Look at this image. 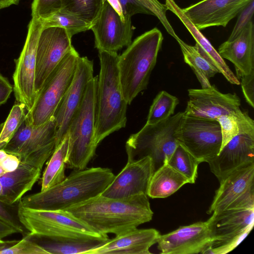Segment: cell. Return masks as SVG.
I'll list each match as a JSON object with an SVG mask.
<instances>
[{
	"instance_id": "cell-1",
	"label": "cell",
	"mask_w": 254,
	"mask_h": 254,
	"mask_svg": "<svg viewBox=\"0 0 254 254\" xmlns=\"http://www.w3.org/2000/svg\"><path fill=\"white\" fill-rule=\"evenodd\" d=\"M65 210L99 234L116 236L149 222L153 215L144 193L124 198H108L101 194Z\"/></svg>"
},
{
	"instance_id": "cell-2",
	"label": "cell",
	"mask_w": 254,
	"mask_h": 254,
	"mask_svg": "<svg viewBox=\"0 0 254 254\" xmlns=\"http://www.w3.org/2000/svg\"><path fill=\"white\" fill-rule=\"evenodd\" d=\"M115 176L108 168L74 170L62 182L46 190L26 196L19 203L34 209L65 210L101 194Z\"/></svg>"
},
{
	"instance_id": "cell-3",
	"label": "cell",
	"mask_w": 254,
	"mask_h": 254,
	"mask_svg": "<svg viewBox=\"0 0 254 254\" xmlns=\"http://www.w3.org/2000/svg\"><path fill=\"white\" fill-rule=\"evenodd\" d=\"M98 52L100 68L97 80L95 121V140L98 145L107 136L126 127L128 105L119 78V55L117 52Z\"/></svg>"
},
{
	"instance_id": "cell-4",
	"label": "cell",
	"mask_w": 254,
	"mask_h": 254,
	"mask_svg": "<svg viewBox=\"0 0 254 254\" xmlns=\"http://www.w3.org/2000/svg\"><path fill=\"white\" fill-rule=\"evenodd\" d=\"M163 40L160 30L154 28L135 38L119 56V78L128 104L146 89Z\"/></svg>"
},
{
	"instance_id": "cell-5",
	"label": "cell",
	"mask_w": 254,
	"mask_h": 254,
	"mask_svg": "<svg viewBox=\"0 0 254 254\" xmlns=\"http://www.w3.org/2000/svg\"><path fill=\"white\" fill-rule=\"evenodd\" d=\"M98 76L88 82L82 101L69 124V148L66 167L86 168L95 155L96 103Z\"/></svg>"
},
{
	"instance_id": "cell-6",
	"label": "cell",
	"mask_w": 254,
	"mask_h": 254,
	"mask_svg": "<svg viewBox=\"0 0 254 254\" xmlns=\"http://www.w3.org/2000/svg\"><path fill=\"white\" fill-rule=\"evenodd\" d=\"M184 116V112H179L157 124H145L139 131L131 134L125 145L127 162L149 156L155 171L161 166L179 144L175 133Z\"/></svg>"
},
{
	"instance_id": "cell-7",
	"label": "cell",
	"mask_w": 254,
	"mask_h": 254,
	"mask_svg": "<svg viewBox=\"0 0 254 254\" xmlns=\"http://www.w3.org/2000/svg\"><path fill=\"white\" fill-rule=\"evenodd\" d=\"M80 56L73 48L67 53L47 79L25 121L37 127L52 118L73 78Z\"/></svg>"
},
{
	"instance_id": "cell-8",
	"label": "cell",
	"mask_w": 254,
	"mask_h": 254,
	"mask_svg": "<svg viewBox=\"0 0 254 254\" xmlns=\"http://www.w3.org/2000/svg\"><path fill=\"white\" fill-rule=\"evenodd\" d=\"M57 125L54 116L34 127L25 121L10 140L2 148L17 156L21 162L42 169L56 148Z\"/></svg>"
},
{
	"instance_id": "cell-9",
	"label": "cell",
	"mask_w": 254,
	"mask_h": 254,
	"mask_svg": "<svg viewBox=\"0 0 254 254\" xmlns=\"http://www.w3.org/2000/svg\"><path fill=\"white\" fill-rule=\"evenodd\" d=\"M18 215L25 229L34 234L76 238L107 236L96 232L65 210L34 209L19 203Z\"/></svg>"
},
{
	"instance_id": "cell-10",
	"label": "cell",
	"mask_w": 254,
	"mask_h": 254,
	"mask_svg": "<svg viewBox=\"0 0 254 254\" xmlns=\"http://www.w3.org/2000/svg\"><path fill=\"white\" fill-rule=\"evenodd\" d=\"M211 241L203 254H225L233 250L252 231L254 209H226L206 221Z\"/></svg>"
},
{
	"instance_id": "cell-11",
	"label": "cell",
	"mask_w": 254,
	"mask_h": 254,
	"mask_svg": "<svg viewBox=\"0 0 254 254\" xmlns=\"http://www.w3.org/2000/svg\"><path fill=\"white\" fill-rule=\"evenodd\" d=\"M175 138L179 144L200 163L216 156L222 145L221 127L217 120L185 115Z\"/></svg>"
},
{
	"instance_id": "cell-12",
	"label": "cell",
	"mask_w": 254,
	"mask_h": 254,
	"mask_svg": "<svg viewBox=\"0 0 254 254\" xmlns=\"http://www.w3.org/2000/svg\"><path fill=\"white\" fill-rule=\"evenodd\" d=\"M42 27L40 20L32 18L25 44L18 58L15 60L13 91L17 102L25 106L26 112L31 110L37 98L35 88L36 51Z\"/></svg>"
},
{
	"instance_id": "cell-13",
	"label": "cell",
	"mask_w": 254,
	"mask_h": 254,
	"mask_svg": "<svg viewBox=\"0 0 254 254\" xmlns=\"http://www.w3.org/2000/svg\"><path fill=\"white\" fill-rule=\"evenodd\" d=\"M254 163L234 171L220 182L207 213L226 209H254Z\"/></svg>"
},
{
	"instance_id": "cell-14",
	"label": "cell",
	"mask_w": 254,
	"mask_h": 254,
	"mask_svg": "<svg viewBox=\"0 0 254 254\" xmlns=\"http://www.w3.org/2000/svg\"><path fill=\"white\" fill-rule=\"evenodd\" d=\"M71 38L64 28L42 27L36 51L35 88L37 97L51 72L74 48Z\"/></svg>"
},
{
	"instance_id": "cell-15",
	"label": "cell",
	"mask_w": 254,
	"mask_h": 254,
	"mask_svg": "<svg viewBox=\"0 0 254 254\" xmlns=\"http://www.w3.org/2000/svg\"><path fill=\"white\" fill-rule=\"evenodd\" d=\"M93 62L80 57L71 83L54 114L57 125L56 148L67 133L70 122L79 107L89 81L93 76Z\"/></svg>"
},
{
	"instance_id": "cell-16",
	"label": "cell",
	"mask_w": 254,
	"mask_h": 254,
	"mask_svg": "<svg viewBox=\"0 0 254 254\" xmlns=\"http://www.w3.org/2000/svg\"><path fill=\"white\" fill-rule=\"evenodd\" d=\"M91 30L94 35L95 47L98 51L117 52L132 42L131 20L124 21L106 0Z\"/></svg>"
},
{
	"instance_id": "cell-17",
	"label": "cell",
	"mask_w": 254,
	"mask_h": 254,
	"mask_svg": "<svg viewBox=\"0 0 254 254\" xmlns=\"http://www.w3.org/2000/svg\"><path fill=\"white\" fill-rule=\"evenodd\" d=\"M189 100L184 112L188 116L216 120L240 108L241 100L236 94L222 93L215 86L188 90Z\"/></svg>"
},
{
	"instance_id": "cell-18",
	"label": "cell",
	"mask_w": 254,
	"mask_h": 254,
	"mask_svg": "<svg viewBox=\"0 0 254 254\" xmlns=\"http://www.w3.org/2000/svg\"><path fill=\"white\" fill-rule=\"evenodd\" d=\"M154 171L153 161L149 156L127 162L101 195L111 198H127L140 193L147 195Z\"/></svg>"
},
{
	"instance_id": "cell-19",
	"label": "cell",
	"mask_w": 254,
	"mask_h": 254,
	"mask_svg": "<svg viewBox=\"0 0 254 254\" xmlns=\"http://www.w3.org/2000/svg\"><path fill=\"white\" fill-rule=\"evenodd\" d=\"M252 0H202L182 9L199 30L212 26L225 27Z\"/></svg>"
},
{
	"instance_id": "cell-20",
	"label": "cell",
	"mask_w": 254,
	"mask_h": 254,
	"mask_svg": "<svg viewBox=\"0 0 254 254\" xmlns=\"http://www.w3.org/2000/svg\"><path fill=\"white\" fill-rule=\"evenodd\" d=\"M211 241L207 222L180 226L169 233L159 235L157 248L162 254H203Z\"/></svg>"
},
{
	"instance_id": "cell-21",
	"label": "cell",
	"mask_w": 254,
	"mask_h": 254,
	"mask_svg": "<svg viewBox=\"0 0 254 254\" xmlns=\"http://www.w3.org/2000/svg\"><path fill=\"white\" fill-rule=\"evenodd\" d=\"M207 163L219 182L237 169L254 163V133L235 136Z\"/></svg>"
},
{
	"instance_id": "cell-22",
	"label": "cell",
	"mask_w": 254,
	"mask_h": 254,
	"mask_svg": "<svg viewBox=\"0 0 254 254\" xmlns=\"http://www.w3.org/2000/svg\"><path fill=\"white\" fill-rule=\"evenodd\" d=\"M159 235L153 228H135L117 235L87 254H150L149 249L157 243Z\"/></svg>"
},
{
	"instance_id": "cell-23",
	"label": "cell",
	"mask_w": 254,
	"mask_h": 254,
	"mask_svg": "<svg viewBox=\"0 0 254 254\" xmlns=\"http://www.w3.org/2000/svg\"><path fill=\"white\" fill-rule=\"evenodd\" d=\"M218 54L235 66L239 80L254 70V24L251 20L240 34L233 40L223 43Z\"/></svg>"
},
{
	"instance_id": "cell-24",
	"label": "cell",
	"mask_w": 254,
	"mask_h": 254,
	"mask_svg": "<svg viewBox=\"0 0 254 254\" xmlns=\"http://www.w3.org/2000/svg\"><path fill=\"white\" fill-rule=\"evenodd\" d=\"M26 238L38 245L48 254H87L110 239L101 237H53L29 233Z\"/></svg>"
},
{
	"instance_id": "cell-25",
	"label": "cell",
	"mask_w": 254,
	"mask_h": 254,
	"mask_svg": "<svg viewBox=\"0 0 254 254\" xmlns=\"http://www.w3.org/2000/svg\"><path fill=\"white\" fill-rule=\"evenodd\" d=\"M168 10L174 13L186 26L196 41L195 46L199 53L210 63L230 83L240 85V80L230 69L223 59L210 42L184 14L174 0H165Z\"/></svg>"
},
{
	"instance_id": "cell-26",
	"label": "cell",
	"mask_w": 254,
	"mask_h": 254,
	"mask_svg": "<svg viewBox=\"0 0 254 254\" xmlns=\"http://www.w3.org/2000/svg\"><path fill=\"white\" fill-rule=\"evenodd\" d=\"M42 169L20 162L14 170L0 177V200L9 204L18 202L39 179Z\"/></svg>"
},
{
	"instance_id": "cell-27",
	"label": "cell",
	"mask_w": 254,
	"mask_h": 254,
	"mask_svg": "<svg viewBox=\"0 0 254 254\" xmlns=\"http://www.w3.org/2000/svg\"><path fill=\"white\" fill-rule=\"evenodd\" d=\"M188 183L190 184L189 181L186 177L165 161L153 174L149 184L147 195L152 198H165Z\"/></svg>"
},
{
	"instance_id": "cell-28",
	"label": "cell",
	"mask_w": 254,
	"mask_h": 254,
	"mask_svg": "<svg viewBox=\"0 0 254 254\" xmlns=\"http://www.w3.org/2000/svg\"><path fill=\"white\" fill-rule=\"evenodd\" d=\"M69 138L67 133L50 158L42 176L41 191L53 187L65 178Z\"/></svg>"
},
{
	"instance_id": "cell-29",
	"label": "cell",
	"mask_w": 254,
	"mask_h": 254,
	"mask_svg": "<svg viewBox=\"0 0 254 254\" xmlns=\"http://www.w3.org/2000/svg\"><path fill=\"white\" fill-rule=\"evenodd\" d=\"M216 120L221 127L222 139L221 149L239 134L254 133V120L247 113L242 111L240 108L219 117Z\"/></svg>"
},
{
	"instance_id": "cell-30",
	"label": "cell",
	"mask_w": 254,
	"mask_h": 254,
	"mask_svg": "<svg viewBox=\"0 0 254 254\" xmlns=\"http://www.w3.org/2000/svg\"><path fill=\"white\" fill-rule=\"evenodd\" d=\"M176 40L180 46L185 62L192 69L202 88L210 87V79L219 73L218 70L199 53L195 46L186 44L179 37Z\"/></svg>"
},
{
	"instance_id": "cell-31",
	"label": "cell",
	"mask_w": 254,
	"mask_h": 254,
	"mask_svg": "<svg viewBox=\"0 0 254 254\" xmlns=\"http://www.w3.org/2000/svg\"><path fill=\"white\" fill-rule=\"evenodd\" d=\"M61 10L74 15L92 25L103 9L105 0H61Z\"/></svg>"
},
{
	"instance_id": "cell-32",
	"label": "cell",
	"mask_w": 254,
	"mask_h": 254,
	"mask_svg": "<svg viewBox=\"0 0 254 254\" xmlns=\"http://www.w3.org/2000/svg\"><path fill=\"white\" fill-rule=\"evenodd\" d=\"M168 165L183 175L190 184L195 182L198 165L200 163L194 157L180 144L166 161Z\"/></svg>"
},
{
	"instance_id": "cell-33",
	"label": "cell",
	"mask_w": 254,
	"mask_h": 254,
	"mask_svg": "<svg viewBox=\"0 0 254 254\" xmlns=\"http://www.w3.org/2000/svg\"><path fill=\"white\" fill-rule=\"evenodd\" d=\"M179 103V99L165 91H160L150 107L146 124L153 125L172 116Z\"/></svg>"
},
{
	"instance_id": "cell-34",
	"label": "cell",
	"mask_w": 254,
	"mask_h": 254,
	"mask_svg": "<svg viewBox=\"0 0 254 254\" xmlns=\"http://www.w3.org/2000/svg\"><path fill=\"white\" fill-rule=\"evenodd\" d=\"M40 21L43 27L55 26L63 28L71 37L91 29L92 26L82 19L62 10Z\"/></svg>"
},
{
	"instance_id": "cell-35",
	"label": "cell",
	"mask_w": 254,
	"mask_h": 254,
	"mask_svg": "<svg viewBox=\"0 0 254 254\" xmlns=\"http://www.w3.org/2000/svg\"><path fill=\"white\" fill-rule=\"evenodd\" d=\"M25 106L17 103L12 107L5 121L0 124V149L12 138L26 118Z\"/></svg>"
},
{
	"instance_id": "cell-36",
	"label": "cell",
	"mask_w": 254,
	"mask_h": 254,
	"mask_svg": "<svg viewBox=\"0 0 254 254\" xmlns=\"http://www.w3.org/2000/svg\"><path fill=\"white\" fill-rule=\"evenodd\" d=\"M61 9V0H33L31 4L32 18L42 21Z\"/></svg>"
},
{
	"instance_id": "cell-37",
	"label": "cell",
	"mask_w": 254,
	"mask_h": 254,
	"mask_svg": "<svg viewBox=\"0 0 254 254\" xmlns=\"http://www.w3.org/2000/svg\"><path fill=\"white\" fill-rule=\"evenodd\" d=\"M144 8L149 10L152 15L156 16L160 21L167 32L175 39L178 37L168 21L166 12L168 10L165 4L158 0H136Z\"/></svg>"
},
{
	"instance_id": "cell-38",
	"label": "cell",
	"mask_w": 254,
	"mask_h": 254,
	"mask_svg": "<svg viewBox=\"0 0 254 254\" xmlns=\"http://www.w3.org/2000/svg\"><path fill=\"white\" fill-rule=\"evenodd\" d=\"M18 206L19 202L9 204L0 200V220L15 228L19 233H23L26 229L19 220Z\"/></svg>"
},
{
	"instance_id": "cell-39",
	"label": "cell",
	"mask_w": 254,
	"mask_h": 254,
	"mask_svg": "<svg viewBox=\"0 0 254 254\" xmlns=\"http://www.w3.org/2000/svg\"><path fill=\"white\" fill-rule=\"evenodd\" d=\"M0 254H48L38 245L25 237L13 246L0 251Z\"/></svg>"
},
{
	"instance_id": "cell-40",
	"label": "cell",
	"mask_w": 254,
	"mask_h": 254,
	"mask_svg": "<svg viewBox=\"0 0 254 254\" xmlns=\"http://www.w3.org/2000/svg\"><path fill=\"white\" fill-rule=\"evenodd\" d=\"M254 12V0H252L239 14L236 23L227 40L230 41L237 37L249 23L252 20Z\"/></svg>"
},
{
	"instance_id": "cell-41",
	"label": "cell",
	"mask_w": 254,
	"mask_h": 254,
	"mask_svg": "<svg viewBox=\"0 0 254 254\" xmlns=\"http://www.w3.org/2000/svg\"><path fill=\"white\" fill-rule=\"evenodd\" d=\"M241 87L246 102L254 108V70L251 73L242 76Z\"/></svg>"
},
{
	"instance_id": "cell-42",
	"label": "cell",
	"mask_w": 254,
	"mask_h": 254,
	"mask_svg": "<svg viewBox=\"0 0 254 254\" xmlns=\"http://www.w3.org/2000/svg\"><path fill=\"white\" fill-rule=\"evenodd\" d=\"M122 7L125 17L131 18L132 16L143 13L152 15V13L139 3L136 0H118Z\"/></svg>"
},
{
	"instance_id": "cell-43",
	"label": "cell",
	"mask_w": 254,
	"mask_h": 254,
	"mask_svg": "<svg viewBox=\"0 0 254 254\" xmlns=\"http://www.w3.org/2000/svg\"><path fill=\"white\" fill-rule=\"evenodd\" d=\"M13 90L8 80L0 72V105L6 102Z\"/></svg>"
},
{
	"instance_id": "cell-44",
	"label": "cell",
	"mask_w": 254,
	"mask_h": 254,
	"mask_svg": "<svg viewBox=\"0 0 254 254\" xmlns=\"http://www.w3.org/2000/svg\"><path fill=\"white\" fill-rule=\"evenodd\" d=\"M20 162V161L17 156L8 153L6 157L0 163V165L7 173L16 169Z\"/></svg>"
},
{
	"instance_id": "cell-45",
	"label": "cell",
	"mask_w": 254,
	"mask_h": 254,
	"mask_svg": "<svg viewBox=\"0 0 254 254\" xmlns=\"http://www.w3.org/2000/svg\"><path fill=\"white\" fill-rule=\"evenodd\" d=\"M17 233H19L17 229L0 220V239Z\"/></svg>"
},
{
	"instance_id": "cell-46",
	"label": "cell",
	"mask_w": 254,
	"mask_h": 254,
	"mask_svg": "<svg viewBox=\"0 0 254 254\" xmlns=\"http://www.w3.org/2000/svg\"><path fill=\"white\" fill-rule=\"evenodd\" d=\"M19 0H0V9L13 4H17Z\"/></svg>"
},
{
	"instance_id": "cell-47",
	"label": "cell",
	"mask_w": 254,
	"mask_h": 254,
	"mask_svg": "<svg viewBox=\"0 0 254 254\" xmlns=\"http://www.w3.org/2000/svg\"><path fill=\"white\" fill-rule=\"evenodd\" d=\"M18 242L17 240L4 241L0 239V251L10 247Z\"/></svg>"
},
{
	"instance_id": "cell-48",
	"label": "cell",
	"mask_w": 254,
	"mask_h": 254,
	"mask_svg": "<svg viewBox=\"0 0 254 254\" xmlns=\"http://www.w3.org/2000/svg\"><path fill=\"white\" fill-rule=\"evenodd\" d=\"M5 173L6 172L4 170L2 166L0 165V177Z\"/></svg>"
},
{
	"instance_id": "cell-49",
	"label": "cell",
	"mask_w": 254,
	"mask_h": 254,
	"mask_svg": "<svg viewBox=\"0 0 254 254\" xmlns=\"http://www.w3.org/2000/svg\"><path fill=\"white\" fill-rule=\"evenodd\" d=\"M1 191H2V187H1V184L0 183V195L1 193Z\"/></svg>"
}]
</instances>
